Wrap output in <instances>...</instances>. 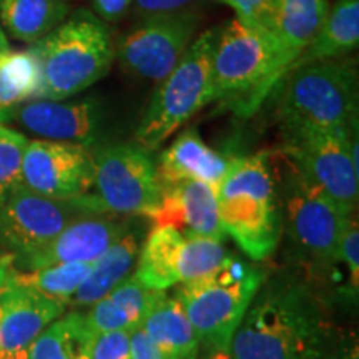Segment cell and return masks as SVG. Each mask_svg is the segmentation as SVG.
Returning a JSON list of instances; mask_svg holds the SVG:
<instances>
[{
	"label": "cell",
	"instance_id": "13",
	"mask_svg": "<svg viewBox=\"0 0 359 359\" xmlns=\"http://www.w3.org/2000/svg\"><path fill=\"white\" fill-rule=\"evenodd\" d=\"M95 180V156L90 148L65 142L29 140L22 158V183L52 198H77Z\"/></svg>",
	"mask_w": 359,
	"mask_h": 359
},
{
	"label": "cell",
	"instance_id": "18",
	"mask_svg": "<svg viewBox=\"0 0 359 359\" xmlns=\"http://www.w3.org/2000/svg\"><path fill=\"white\" fill-rule=\"evenodd\" d=\"M327 0H271L262 27L271 35L278 52L281 80L306 50L325 24Z\"/></svg>",
	"mask_w": 359,
	"mask_h": 359
},
{
	"label": "cell",
	"instance_id": "12",
	"mask_svg": "<svg viewBox=\"0 0 359 359\" xmlns=\"http://www.w3.org/2000/svg\"><path fill=\"white\" fill-rule=\"evenodd\" d=\"M198 22L193 11L147 15L120 39V65L137 77L161 82L190 47Z\"/></svg>",
	"mask_w": 359,
	"mask_h": 359
},
{
	"label": "cell",
	"instance_id": "8",
	"mask_svg": "<svg viewBox=\"0 0 359 359\" xmlns=\"http://www.w3.org/2000/svg\"><path fill=\"white\" fill-rule=\"evenodd\" d=\"M95 156V193L79 196L90 213L151 218L161 203V183L150 151L138 143L103 148Z\"/></svg>",
	"mask_w": 359,
	"mask_h": 359
},
{
	"label": "cell",
	"instance_id": "31",
	"mask_svg": "<svg viewBox=\"0 0 359 359\" xmlns=\"http://www.w3.org/2000/svg\"><path fill=\"white\" fill-rule=\"evenodd\" d=\"M339 264H346L349 294L356 298L359 285V228L356 212L349 217L346 223V230L341 241Z\"/></svg>",
	"mask_w": 359,
	"mask_h": 359
},
{
	"label": "cell",
	"instance_id": "21",
	"mask_svg": "<svg viewBox=\"0 0 359 359\" xmlns=\"http://www.w3.org/2000/svg\"><path fill=\"white\" fill-rule=\"evenodd\" d=\"M138 251H140V243L137 233L127 230L92 263L88 276L85 278L69 304L74 308L93 306L98 299L127 280L128 273L137 262Z\"/></svg>",
	"mask_w": 359,
	"mask_h": 359
},
{
	"label": "cell",
	"instance_id": "15",
	"mask_svg": "<svg viewBox=\"0 0 359 359\" xmlns=\"http://www.w3.org/2000/svg\"><path fill=\"white\" fill-rule=\"evenodd\" d=\"M65 306L17 280L12 268L0 293V354L29 349L45 327L65 313Z\"/></svg>",
	"mask_w": 359,
	"mask_h": 359
},
{
	"label": "cell",
	"instance_id": "37",
	"mask_svg": "<svg viewBox=\"0 0 359 359\" xmlns=\"http://www.w3.org/2000/svg\"><path fill=\"white\" fill-rule=\"evenodd\" d=\"M12 268H13L12 255L0 250V293H2L4 286H6L8 273H11Z\"/></svg>",
	"mask_w": 359,
	"mask_h": 359
},
{
	"label": "cell",
	"instance_id": "7",
	"mask_svg": "<svg viewBox=\"0 0 359 359\" xmlns=\"http://www.w3.org/2000/svg\"><path fill=\"white\" fill-rule=\"evenodd\" d=\"M215 42L217 29L201 34L156 87L137 130V143L145 150L158 148L175 130L213 102Z\"/></svg>",
	"mask_w": 359,
	"mask_h": 359
},
{
	"label": "cell",
	"instance_id": "20",
	"mask_svg": "<svg viewBox=\"0 0 359 359\" xmlns=\"http://www.w3.org/2000/svg\"><path fill=\"white\" fill-rule=\"evenodd\" d=\"M165 296V291L147 288L137 278L130 276L90 306L85 318L93 334L109 331L133 333Z\"/></svg>",
	"mask_w": 359,
	"mask_h": 359
},
{
	"label": "cell",
	"instance_id": "36",
	"mask_svg": "<svg viewBox=\"0 0 359 359\" xmlns=\"http://www.w3.org/2000/svg\"><path fill=\"white\" fill-rule=\"evenodd\" d=\"M93 11L102 20L115 22L127 13L133 0H92Z\"/></svg>",
	"mask_w": 359,
	"mask_h": 359
},
{
	"label": "cell",
	"instance_id": "29",
	"mask_svg": "<svg viewBox=\"0 0 359 359\" xmlns=\"http://www.w3.org/2000/svg\"><path fill=\"white\" fill-rule=\"evenodd\" d=\"M185 243L180 263V283H190L203 278L217 269L228 257L223 248V241L213 238L183 233Z\"/></svg>",
	"mask_w": 359,
	"mask_h": 359
},
{
	"label": "cell",
	"instance_id": "14",
	"mask_svg": "<svg viewBox=\"0 0 359 359\" xmlns=\"http://www.w3.org/2000/svg\"><path fill=\"white\" fill-rule=\"evenodd\" d=\"M0 123L15 125L39 140L75 143L90 148L97 142L100 109L85 100H29L0 114Z\"/></svg>",
	"mask_w": 359,
	"mask_h": 359
},
{
	"label": "cell",
	"instance_id": "17",
	"mask_svg": "<svg viewBox=\"0 0 359 359\" xmlns=\"http://www.w3.org/2000/svg\"><path fill=\"white\" fill-rule=\"evenodd\" d=\"M150 219L155 226H172L218 241L226 238L219 219L217 188L196 180L161 185L160 208Z\"/></svg>",
	"mask_w": 359,
	"mask_h": 359
},
{
	"label": "cell",
	"instance_id": "5",
	"mask_svg": "<svg viewBox=\"0 0 359 359\" xmlns=\"http://www.w3.org/2000/svg\"><path fill=\"white\" fill-rule=\"evenodd\" d=\"M278 52L263 27L231 19L217 30L212 58L213 102L233 103L248 116L281 82Z\"/></svg>",
	"mask_w": 359,
	"mask_h": 359
},
{
	"label": "cell",
	"instance_id": "30",
	"mask_svg": "<svg viewBox=\"0 0 359 359\" xmlns=\"http://www.w3.org/2000/svg\"><path fill=\"white\" fill-rule=\"evenodd\" d=\"M27 142L24 133L0 123V206L22 185V158Z\"/></svg>",
	"mask_w": 359,
	"mask_h": 359
},
{
	"label": "cell",
	"instance_id": "23",
	"mask_svg": "<svg viewBox=\"0 0 359 359\" xmlns=\"http://www.w3.org/2000/svg\"><path fill=\"white\" fill-rule=\"evenodd\" d=\"M185 235L172 226H155L138 253L135 278L150 290L165 291L180 283Z\"/></svg>",
	"mask_w": 359,
	"mask_h": 359
},
{
	"label": "cell",
	"instance_id": "1",
	"mask_svg": "<svg viewBox=\"0 0 359 359\" xmlns=\"http://www.w3.org/2000/svg\"><path fill=\"white\" fill-rule=\"evenodd\" d=\"M339 343L308 286L281 281L255 296L228 359H334Z\"/></svg>",
	"mask_w": 359,
	"mask_h": 359
},
{
	"label": "cell",
	"instance_id": "38",
	"mask_svg": "<svg viewBox=\"0 0 359 359\" xmlns=\"http://www.w3.org/2000/svg\"><path fill=\"white\" fill-rule=\"evenodd\" d=\"M334 359H359L358 354V343L353 341V343L346 344V346H339L338 354H336Z\"/></svg>",
	"mask_w": 359,
	"mask_h": 359
},
{
	"label": "cell",
	"instance_id": "16",
	"mask_svg": "<svg viewBox=\"0 0 359 359\" xmlns=\"http://www.w3.org/2000/svg\"><path fill=\"white\" fill-rule=\"evenodd\" d=\"M127 230V224L116 219L85 215L72 222L42 248L22 257H12V263L20 264L27 271L52 264L93 263Z\"/></svg>",
	"mask_w": 359,
	"mask_h": 359
},
{
	"label": "cell",
	"instance_id": "41",
	"mask_svg": "<svg viewBox=\"0 0 359 359\" xmlns=\"http://www.w3.org/2000/svg\"><path fill=\"white\" fill-rule=\"evenodd\" d=\"M206 359H228V356H208Z\"/></svg>",
	"mask_w": 359,
	"mask_h": 359
},
{
	"label": "cell",
	"instance_id": "40",
	"mask_svg": "<svg viewBox=\"0 0 359 359\" xmlns=\"http://www.w3.org/2000/svg\"><path fill=\"white\" fill-rule=\"evenodd\" d=\"M0 359H29V354H27V349H20L15 353H2Z\"/></svg>",
	"mask_w": 359,
	"mask_h": 359
},
{
	"label": "cell",
	"instance_id": "32",
	"mask_svg": "<svg viewBox=\"0 0 359 359\" xmlns=\"http://www.w3.org/2000/svg\"><path fill=\"white\" fill-rule=\"evenodd\" d=\"M88 359H132V344L127 331L93 334Z\"/></svg>",
	"mask_w": 359,
	"mask_h": 359
},
{
	"label": "cell",
	"instance_id": "34",
	"mask_svg": "<svg viewBox=\"0 0 359 359\" xmlns=\"http://www.w3.org/2000/svg\"><path fill=\"white\" fill-rule=\"evenodd\" d=\"M203 0H133V8L142 15H156V13L187 12L188 7Z\"/></svg>",
	"mask_w": 359,
	"mask_h": 359
},
{
	"label": "cell",
	"instance_id": "6",
	"mask_svg": "<svg viewBox=\"0 0 359 359\" xmlns=\"http://www.w3.org/2000/svg\"><path fill=\"white\" fill-rule=\"evenodd\" d=\"M278 100L286 133L356 123L358 75L351 60H323L291 70Z\"/></svg>",
	"mask_w": 359,
	"mask_h": 359
},
{
	"label": "cell",
	"instance_id": "26",
	"mask_svg": "<svg viewBox=\"0 0 359 359\" xmlns=\"http://www.w3.org/2000/svg\"><path fill=\"white\" fill-rule=\"evenodd\" d=\"M93 333L82 311H72L48 325L27 349L29 359H88Z\"/></svg>",
	"mask_w": 359,
	"mask_h": 359
},
{
	"label": "cell",
	"instance_id": "33",
	"mask_svg": "<svg viewBox=\"0 0 359 359\" xmlns=\"http://www.w3.org/2000/svg\"><path fill=\"white\" fill-rule=\"evenodd\" d=\"M236 12V19L262 27L271 0H219Z\"/></svg>",
	"mask_w": 359,
	"mask_h": 359
},
{
	"label": "cell",
	"instance_id": "3",
	"mask_svg": "<svg viewBox=\"0 0 359 359\" xmlns=\"http://www.w3.org/2000/svg\"><path fill=\"white\" fill-rule=\"evenodd\" d=\"M219 219L251 259L275 253L283 231L281 203L269 154L233 158L217 188Z\"/></svg>",
	"mask_w": 359,
	"mask_h": 359
},
{
	"label": "cell",
	"instance_id": "22",
	"mask_svg": "<svg viewBox=\"0 0 359 359\" xmlns=\"http://www.w3.org/2000/svg\"><path fill=\"white\" fill-rule=\"evenodd\" d=\"M140 330L167 359H198V338L177 296H165L148 313Z\"/></svg>",
	"mask_w": 359,
	"mask_h": 359
},
{
	"label": "cell",
	"instance_id": "27",
	"mask_svg": "<svg viewBox=\"0 0 359 359\" xmlns=\"http://www.w3.org/2000/svg\"><path fill=\"white\" fill-rule=\"evenodd\" d=\"M40 87L37 57L30 48L11 50L0 58V114L34 100Z\"/></svg>",
	"mask_w": 359,
	"mask_h": 359
},
{
	"label": "cell",
	"instance_id": "4",
	"mask_svg": "<svg viewBox=\"0 0 359 359\" xmlns=\"http://www.w3.org/2000/svg\"><path fill=\"white\" fill-rule=\"evenodd\" d=\"M264 281V273L226 257L217 269L178 290L188 321L208 356H228L233 334Z\"/></svg>",
	"mask_w": 359,
	"mask_h": 359
},
{
	"label": "cell",
	"instance_id": "19",
	"mask_svg": "<svg viewBox=\"0 0 359 359\" xmlns=\"http://www.w3.org/2000/svg\"><path fill=\"white\" fill-rule=\"evenodd\" d=\"M230 163V158L206 145L195 128H188L160 155L156 173L161 185L196 180L218 188Z\"/></svg>",
	"mask_w": 359,
	"mask_h": 359
},
{
	"label": "cell",
	"instance_id": "28",
	"mask_svg": "<svg viewBox=\"0 0 359 359\" xmlns=\"http://www.w3.org/2000/svg\"><path fill=\"white\" fill-rule=\"evenodd\" d=\"M90 269H92V263H64L32 269V271L13 269V275L19 281L32 286L48 298L69 304L80 285L88 276Z\"/></svg>",
	"mask_w": 359,
	"mask_h": 359
},
{
	"label": "cell",
	"instance_id": "25",
	"mask_svg": "<svg viewBox=\"0 0 359 359\" xmlns=\"http://www.w3.org/2000/svg\"><path fill=\"white\" fill-rule=\"evenodd\" d=\"M69 13L65 0H0V25L30 45L57 29Z\"/></svg>",
	"mask_w": 359,
	"mask_h": 359
},
{
	"label": "cell",
	"instance_id": "24",
	"mask_svg": "<svg viewBox=\"0 0 359 359\" xmlns=\"http://www.w3.org/2000/svg\"><path fill=\"white\" fill-rule=\"evenodd\" d=\"M358 43L359 0H338L334 7L330 8L320 32L308 45L306 50L298 57L290 72L314 62L334 60L344 53L356 50Z\"/></svg>",
	"mask_w": 359,
	"mask_h": 359
},
{
	"label": "cell",
	"instance_id": "10",
	"mask_svg": "<svg viewBox=\"0 0 359 359\" xmlns=\"http://www.w3.org/2000/svg\"><path fill=\"white\" fill-rule=\"evenodd\" d=\"M353 127L290 133L285 148L294 167L348 215L356 212L359 191V168L353 161L358 132L353 138Z\"/></svg>",
	"mask_w": 359,
	"mask_h": 359
},
{
	"label": "cell",
	"instance_id": "2",
	"mask_svg": "<svg viewBox=\"0 0 359 359\" xmlns=\"http://www.w3.org/2000/svg\"><path fill=\"white\" fill-rule=\"evenodd\" d=\"M40 69L34 100H67L109 74L115 52L109 27L95 12L79 8L30 45Z\"/></svg>",
	"mask_w": 359,
	"mask_h": 359
},
{
	"label": "cell",
	"instance_id": "35",
	"mask_svg": "<svg viewBox=\"0 0 359 359\" xmlns=\"http://www.w3.org/2000/svg\"><path fill=\"white\" fill-rule=\"evenodd\" d=\"M130 344H132V359H167L140 327L130 333Z\"/></svg>",
	"mask_w": 359,
	"mask_h": 359
},
{
	"label": "cell",
	"instance_id": "39",
	"mask_svg": "<svg viewBox=\"0 0 359 359\" xmlns=\"http://www.w3.org/2000/svg\"><path fill=\"white\" fill-rule=\"evenodd\" d=\"M11 50H12L11 43H8L7 35H6V32H4L2 25H0V58H2L6 53H8Z\"/></svg>",
	"mask_w": 359,
	"mask_h": 359
},
{
	"label": "cell",
	"instance_id": "9",
	"mask_svg": "<svg viewBox=\"0 0 359 359\" xmlns=\"http://www.w3.org/2000/svg\"><path fill=\"white\" fill-rule=\"evenodd\" d=\"M290 163V178L283 183L281 213L291 240L309 259L320 264H334L341 259L346 223L351 215L344 213L326 191L304 177L293 161Z\"/></svg>",
	"mask_w": 359,
	"mask_h": 359
},
{
	"label": "cell",
	"instance_id": "11",
	"mask_svg": "<svg viewBox=\"0 0 359 359\" xmlns=\"http://www.w3.org/2000/svg\"><path fill=\"white\" fill-rule=\"evenodd\" d=\"M85 215L97 213H90L79 196L52 198L22 183L0 206V245L12 257L32 253Z\"/></svg>",
	"mask_w": 359,
	"mask_h": 359
}]
</instances>
